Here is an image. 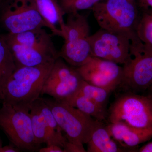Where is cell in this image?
<instances>
[{
    "instance_id": "obj_31",
    "label": "cell",
    "mask_w": 152,
    "mask_h": 152,
    "mask_svg": "<svg viewBox=\"0 0 152 152\" xmlns=\"http://www.w3.org/2000/svg\"><path fill=\"white\" fill-rule=\"evenodd\" d=\"M3 147L2 141L1 140V137H0V150H1V148Z\"/></svg>"
},
{
    "instance_id": "obj_3",
    "label": "cell",
    "mask_w": 152,
    "mask_h": 152,
    "mask_svg": "<svg viewBox=\"0 0 152 152\" xmlns=\"http://www.w3.org/2000/svg\"><path fill=\"white\" fill-rule=\"evenodd\" d=\"M0 107V129L20 150L34 152L39 149L32 126L30 105L2 102Z\"/></svg>"
},
{
    "instance_id": "obj_15",
    "label": "cell",
    "mask_w": 152,
    "mask_h": 152,
    "mask_svg": "<svg viewBox=\"0 0 152 152\" xmlns=\"http://www.w3.org/2000/svg\"><path fill=\"white\" fill-rule=\"evenodd\" d=\"M6 39L22 45L40 49L59 56L51 36L44 28H39L19 34H8ZM60 57V56H59Z\"/></svg>"
},
{
    "instance_id": "obj_21",
    "label": "cell",
    "mask_w": 152,
    "mask_h": 152,
    "mask_svg": "<svg viewBox=\"0 0 152 152\" xmlns=\"http://www.w3.org/2000/svg\"><path fill=\"white\" fill-rule=\"evenodd\" d=\"M136 33L144 43L152 46V14L145 13L137 25Z\"/></svg>"
},
{
    "instance_id": "obj_8",
    "label": "cell",
    "mask_w": 152,
    "mask_h": 152,
    "mask_svg": "<svg viewBox=\"0 0 152 152\" xmlns=\"http://www.w3.org/2000/svg\"><path fill=\"white\" fill-rule=\"evenodd\" d=\"M0 21L9 34H19L48 26L34 0H10L0 14Z\"/></svg>"
},
{
    "instance_id": "obj_11",
    "label": "cell",
    "mask_w": 152,
    "mask_h": 152,
    "mask_svg": "<svg viewBox=\"0 0 152 152\" xmlns=\"http://www.w3.org/2000/svg\"><path fill=\"white\" fill-rule=\"evenodd\" d=\"M70 66L61 57L57 58L44 83L41 95L64 101L75 94L83 80L76 68Z\"/></svg>"
},
{
    "instance_id": "obj_23",
    "label": "cell",
    "mask_w": 152,
    "mask_h": 152,
    "mask_svg": "<svg viewBox=\"0 0 152 152\" xmlns=\"http://www.w3.org/2000/svg\"><path fill=\"white\" fill-rule=\"evenodd\" d=\"M65 152H86L83 145L68 140L64 148Z\"/></svg>"
},
{
    "instance_id": "obj_18",
    "label": "cell",
    "mask_w": 152,
    "mask_h": 152,
    "mask_svg": "<svg viewBox=\"0 0 152 152\" xmlns=\"http://www.w3.org/2000/svg\"><path fill=\"white\" fill-rule=\"evenodd\" d=\"M16 68V64L5 37L0 34V102L3 100L7 82Z\"/></svg>"
},
{
    "instance_id": "obj_30",
    "label": "cell",
    "mask_w": 152,
    "mask_h": 152,
    "mask_svg": "<svg viewBox=\"0 0 152 152\" xmlns=\"http://www.w3.org/2000/svg\"><path fill=\"white\" fill-rule=\"evenodd\" d=\"M150 98V102H151V106L152 108V96H148Z\"/></svg>"
},
{
    "instance_id": "obj_12",
    "label": "cell",
    "mask_w": 152,
    "mask_h": 152,
    "mask_svg": "<svg viewBox=\"0 0 152 152\" xmlns=\"http://www.w3.org/2000/svg\"><path fill=\"white\" fill-rule=\"evenodd\" d=\"M85 81L111 92L121 83L123 67L116 63L91 56L83 64L75 68Z\"/></svg>"
},
{
    "instance_id": "obj_19",
    "label": "cell",
    "mask_w": 152,
    "mask_h": 152,
    "mask_svg": "<svg viewBox=\"0 0 152 152\" xmlns=\"http://www.w3.org/2000/svg\"><path fill=\"white\" fill-rule=\"evenodd\" d=\"M62 101L100 121H105L108 117L106 108L78 92L70 97Z\"/></svg>"
},
{
    "instance_id": "obj_14",
    "label": "cell",
    "mask_w": 152,
    "mask_h": 152,
    "mask_svg": "<svg viewBox=\"0 0 152 152\" xmlns=\"http://www.w3.org/2000/svg\"><path fill=\"white\" fill-rule=\"evenodd\" d=\"M6 39L13 56L17 67L41 65L55 61L60 57L50 52L22 45Z\"/></svg>"
},
{
    "instance_id": "obj_28",
    "label": "cell",
    "mask_w": 152,
    "mask_h": 152,
    "mask_svg": "<svg viewBox=\"0 0 152 152\" xmlns=\"http://www.w3.org/2000/svg\"><path fill=\"white\" fill-rule=\"evenodd\" d=\"M10 0H0V14L6 7Z\"/></svg>"
},
{
    "instance_id": "obj_4",
    "label": "cell",
    "mask_w": 152,
    "mask_h": 152,
    "mask_svg": "<svg viewBox=\"0 0 152 152\" xmlns=\"http://www.w3.org/2000/svg\"><path fill=\"white\" fill-rule=\"evenodd\" d=\"M54 116L57 124L69 140L83 145L89 141L100 121L62 101L44 98Z\"/></svg>"
},
{
    "instance_id": "obj_22",
    "label": "cell",
    "mask_w": 152,
    "mask_h": 152,
    "mask_svg": "<svg viewBox=\"0 0 152 152\" xmlns=\"http://www.w3.org/2000/svg\"><path fill=\"white\" fill-rule=\"evenodd\" d=\"M102 0H58L59 3L66 14L91 9Z\"/></svg>"
},
{
    "instance_id": "obj_2",
    "label": "cell",
    "mask_w": 152,
    "mask_h": 152,
    "mask_svg": "<svg viewBox=\"0 0 152 152\" xmlns=\"http://www.w3.org/2000/svg\"><path fill=\"white\" fill-rule=\"evenodd\" d=\"M61 29L64 42L59 56L75 68L83 64L91 57L90 27L84 15L77 12L68 14Z\"/></svg>"
},
{
    "instance_id": "obj_5",
    "label": "cell",
    "mask_w": 152,
    "mask_h": 152,
    "mask_svg": "<svg viewBox=\"0 0 152 152\" xmlns=\"http://www.w3.org/2000/svg\"><path fill=\"white\" fill-rule=\"evenodd\" d=\"M123 69L120 86L133 93L147 91L152 80V46L142 42L136 33L131 38L129 57Z\"/></svg>"
},
{
    "instance_id": "obj_16",
    "label": "cell",
    "mask_w": 152,
    "mask_h": 152,
    "mask_svg": "<svg viewBox=\"0 0 152 152\" xmlns=\"http://www.w3.org/2000/svg\"><path fill=\"white\" fill-rule=\"evenodd\" d=\"M38 12L54 35L61 37L66 13L57 0H34Z\"/></svg>"
},
{
    "instance_id": "obj_24",
    "label": "cell",
    "mask_w": 152,
    "mask_h": 152,
    "mask_svg": "<svg viewBox=\"0 0 152 152\" xmlns=\"http://www.w3.org/2000/svg\"><path fill=\"white\" fill-rule=\"evenodd\" d=\"M38 151L39 152H65L64 150L61 147L55 145H48L45 148H40Z\"/></svg>"
},
{
    "instance_id": "obj_7",
    "label": "cell",
    "mask_w": 152,
    "mask_h": 152,
    "mask_svg": "<svg viewBox=\"0 0 152 152\" xmlns=\"http://www.w3.org/2000/svg\"><path fill=\"white\" fill-rule=\"evenodd\" d=\"M109 123L122 124L132 127H152V108L150 98L131 92L118 97L108 113Z\"/></svg>"
},
{
    "instance_id": "obj_33",
    "label": "cell",
    "mask_w": 152,
    "mask_h": 152,
    "mask_svg": "<svg viewBox=\"0 0 152 152\" xmlns=\"http://www.w3.org/2000/svg\"></svg>"
},
{
    "instance_id": "obj_17",
    "label": "cell",
    "mask_w": 152,
    "mask_h": 152,
    "mask_svg": "<svg viewBox=\"0 0 152 152\" xmlns=\"http://www.w3.org/2000/svg\"><path fill=\"white\" fill-rule=\"evenodd\" d=\"M88 152H120L125 151L111 136L102 122L95 128L87 143Z\"/></svg>"
},
{
    "instance_id": "obj_26",
    "label": "cell",
    "mask_w": 152,
    "mask_h": 152,
    "mask_svg": "<svg viewBox=\"0 0 152 152\" xmlns=\"http://www.w3.org/2000/svg\"><path fill=\"white\" fill-rule=\"evenodd\" d=\"M139 152H152V142H148L138 149Z\"/></svg>"
},
{
    "instance_id": "obj_27",
    "label": "cell",
    "mask_w": 152,
    "mask_h": 152,
    "mask_svg": "<svg viewBox=\"0 0 152 152\" xmlns=\"http://www.w3.org/2000/svg\"><path fill=\"white\" fill-rule=\"evenodd\" d=\"M141 5L145 7H150L152 9V0H140Z\"/></svg>"
},
{
    "instance_id": "obj_1",
    "label": "cell",
    "mask_w": 152,
    "mask_h": 152,
    "mask_svg": "<svg viewBox=\"0 0 152 152\" xmlns=\"http://www.w3.org/2000/svg\"><path fill=\"white\" fill-rule=\"evenodd\" d=\"M55 61L35 66L17 67L7 82L2 102L31 105L40 97Z\"/></svg>"
},
{
    "instance_id": "obj_32",
    "label": "cell",
    "mask_w": 152,
    "mask_h": 152,
    "mask_svg": "<svg viewBox=\"0 0 152 152\" xmlns=\"http://www.w3.org/2000/svg\"><path fill=\"white\" fill-rule=\"evenodd\" d=\"M130 1L132 2V3L135 4V0H129Z\"/></svg>"
},
{
    "instance_id": "obj_25",
    "label": "cell",
    "mask_w": 152,
    "mask_h": 152,
    "mask_svg": "<svg viewBox=\"0 0 152 152\" xmlns=\"http://www.w3.org/2000/svg\"><path fill=\"white\" fill-rule=\"evenodd\" d=\"M21 150L13 144L3 146L0 150V152H19Z\"/></svg>"
},
{
    "instance_id": "obj_13",
    "label": "cell",
    "mask_w": 152,
    "mask_h": 152,
    "mask_svg": "<svg viewBox=\"0 0 152 152\" xmlns=\"http://www.w3.org/2000/svg\"><path fill=\"white\" fill-rule=\"evenodd\" d=\"M106 127L113 138L125 151L135 149L140 144L152 138V127L138 129L112 123H109Z\"/></svg>"
},
{
    "instance_id": "obj_20",
    "label": "cell",
    "mask_w": 152,
    "mask_h": 152,
    "mask_svg": "<svg viewBox=\"0 0 152 152\" xmlns=\"http://www.w3.org/2000/svg\"><path fill=\"white\" fill-rule=\"evenodd\" d=\"M77 92L106 109L111 93L103 88L90 84L84 80Z\"/></svg>"
},
{
    "instance_id": "obj_6",
    "label": "cell",
    "mask_w": 152,
    "mask_h": 152,
    "mask_svg": "<svg viewBox=\"0 0 152 152\" xmlns=\"http://www.w3.org/2000/svg\"><path fill=\"white\" fill-rule=\"evenodd\" d=\"M91 10L101 28L130 35L136 33L137 10L129 0H102Z\"/></svg>"
},
{
    "instance_id": "obj_9",
    "label": "cell",
    "mask_w": 152,
    "mask_h": 152,
    "mask_svg": "<svg viewBox=\"0 0 152 152\" xmlns=\"http://www.w3.org/2000/svg\"><path fill=\"white\" fill-rule=\"evenodd\" d=\"M32 126L36 143L55 145L64 148L67 139L62 134L51 110L44 100L38 98L30 105Z\"/></svg>"
},
{
    "instance_id": "obj_29",
    "label": "cell",
    "mask_w": 152,
    "mask_h": 152,
    "mask_svg": "<svg viewBox=\"0 0 152 152\" xmlns=\"http://www.w3.org/2000/svg\"><path fill=\"white\" fill-rule=\"evenodd\" d=\"M147 91L148 92V94L147 96H152V80L151 82V83L148 88V89Z\"/></svg>"
},
{
    "instance_id": "obj_10",
    "label": "cell",
    "mask_w": 152,
    "mask_h": 152,
    "mask_svg": "<svg viewBox=\"0 0 152 152\" xmlns=\"http://www.w3.org/2000/svg\"><path fill=\"white\" fill-rule=\"evenodd\" d=\"M134 34L101 28L90 37L92 56L124 65L129 57L131 39Z\"/></svg>"
}]
</instances>
